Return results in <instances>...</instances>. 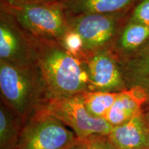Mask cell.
Returning a JSON list of instances; mask_svg holds the SVG:
<instances>
[{
    "label": "cell",
    "mask_w": 149,
    "mask_h": 149,
    "mask_svg": "<svg viewBox=\"0 0 149 149\" xmlns=\"http://www.w3.org/2000/svg\"><path fill=\"white\" fill-rule=\"evenodd\" d=\"M27 34L35 66L45 84L48 100L89 91L88 76L82 61L57 41L42 40Z\"/></svg>",
    "instance_id": "cell-1"
},
{
    "label": "cell",
    "mask_w": 149,
    "mask_h": 149,
    "mask_svg": "<svg viewBox=\"0 0 149 149\" xmlns=\"http://www.w3.org/2000/svg\"><path fill=\"white\" fill-rule=\"evenodd\" d=\"M1 101L22 118L24 124L48 101L46 86L34 66L0 61Z\"/></svg>",
    "instance_id": "cell-2"
},
{
    "label": "cell",
    "mask_w": 149,
    "mask_h": 149,
    "mask_svg": "<svg viewBox=\"0 0 149 149\" xmlns=\"http://www.w3.org/2000/svg\"><path fill=\"white\" fill-rule=\"evenodd\" d=\"M0 9L12 16L29 35L59 42L69 31L66 13L58 2L16 6L0 2Z\"/></svg>",
    "instance_id": "cell-3"
},
{
    "label": "cell",
    "mask_w": 149,
    "mask_h": 149,
    "mask_svg": "<svg viewBox=\"0 0 149 149\" xmlns=\"http://www.w3.org/2000/svg\"><path fill=\"white\" fill-rule=\"evenodd\" d=\"M77 139L43 107L25 122L15 149H69Z\"/></svg>",
    "instance_id": "cell-4"
},
{
    "label": "cell",
    "mask_w": 149,
    "mask_h": 149,
    "mask_svg": "<svg viewBox=\"0 0 149 149\" xmlns=\"http://www.w3.org/2000/svg\"><path fill=\"white\" fill-rule=\"evenodd\" d=\"M122 14H66L70 29L77 32L83 41L85 53L112 49L124 26Z\"/></svg>",
    "instance_id": "cell-5"
},
{
    "label": "cell",
    "mask_w": 149,
    "mask_h": 149,
    "mask_svg": "<svg viewBox=\"0 0 149 149\" xmlns=\"http://www.w3.org/2000/svg\"><path fill=\"white\" fill-rule=\"evenodd\" d=\"M44 108L72 129L77 138L83 139L93 135H109L113 129L104 118H97L88 113L81 94L49 100Z\"/></svg>",
    "instance_id": "cell-6"
},
{
    "label": "cell",
    "mask_w": 149,
    "mask_h": 149,
    "mask_svg": "<svg viewBox=\"0 0 149 149\" xmlns=\"http://www.w3.org/2000/svg\"><path fill=\"white\" fill-rule=\"evenodd\" d=\"M83 62L89 91L120 93L127 90L120 61L112 49L86 53Z\"/></svg>",
    "instance_id": "cell-7"
},
{
    "label": "cell",
    "mask_w": 149,
    "mask_h": 149,
    "mask_svg": "<svg viewBox=\"0 0 149 149\" xmlns=\"http://www.w3.org/2000/svg\"><path fill=\"white\" fill-rule=\"evenodd\" d=\"M0 61L34 66L29 35L8 13L0 9Z\"/></svg>",
    "instance_id": "cell-8"
},
{
    "label": "cell",
    "mask_w": 149,
    "mask_h": 149,
    "mask_svg": "<svg viewBox=\"0 0 149 149\" xmlns=\"http://www.w3.org/2000/svg\"><path fill=\"white\" fill-rule=\"evenodd\" d=\"M108 137L116 149H149V129L142 112L113 127Z\"/></svg>",
    "instance_id": "cell-9"
},
{
    "label": "cell",
    "mask_w": 149,
    "mask_h": 149,
    "mask_svg": "<svg viewBox=\"0 0 149 149\" xmlns=\"http://www.w3.org/2000/svg\"><path fill=\"white\" fill-rule=\"evenodd\" d=\"M146 101L144 93L139 88H128L119 93L104 119L113 127L121 125L141 113Z\"/></svg>",
    "instance_id": "cell-10"
},
{
    "label": "cell",
    "mask_w": 149,
    "mask_h": 149,
    "mask_svg": "<svg viewBox=\"0 0 149 149\" xmlns=\"http://www.w3.org/2000/svg\"><path fill=\"white\" fill-rule=\"evenodd\" d=\"M138 0H59L66 14H122Z\"/></svg>",
    "instance_id": "cell-11"
},
{
    "label": "cell",
    "mask_w": 149,
    "mask_h": 149,
    "mask_svg": "<svg viewBox=\"0 0 149 149\" xmlns=\"http://www.w3.org/2000/svg\"><path fill=\"white\" fill-rule=\"evenodd\" d=\"M148 40V26L129 21L122 27L112 50L121 59L140 50Z\"/></svg>",
    "instance_id": "cell-12"
},
{
    "label": "cell",
    "mask_w": 149,
    "mask_h": 149,
    "mask_svg": "<svg viewBox=\"0 0 149 149\" xmlns=\"http://www.w3.org/2000/svg\"><path fill=\"white\" fill-rule=\"evenodd\" d=\"M24 121L2 101L0 104V149H15L17 144Z\"/></svg>",
    "instance_id": "cell-13"
},
{
    "label": "cell",
    "mask_w": 149,
    "mask_h": 149,
    "mask_svg": "<svg viewBox=\"0 0 149 149\" xmlns=\"http://www.w3.org/2000/svg\"><path fill=\"white\" fill-rule=\"evenodd\" d=\"M119 93L86 91L81 93L84 104L90 114L97 118H105Z\"/></svg>",
    "instance_id": "cell-14"
},
{
    "label": "cell",
    "mask_w": 149,
    "mask_h": 149,
    "mask_svg": "<svg viewBox=\"0 0 149 149\" xmlns=\"http://www.w3.org/2000/svg\"><path fill=\"white\" fill-rule=\"evenodd\" d=\"M57 42L72 55L82 60L86 53L84 50L83 41L77 32L70 29Z\"/></svg>",
    "instance_id": "cell-15"
},
{
    "label": "cell",
    "mask_w": 149,
    "mask_h": 149,
    "mask_svg": "<svg viewBox=\"0 0 149 149\" xmlns=\"http://www.w3.org/2000/svg\"><path fill=\"white\" fill-rule=\"evenodd\" d=\"M69 149H116L108 135H93L83 139L77 138Z\"/></svg>",
    "instance_id": "cell-16"
},
{
    "label": "cell",
    "mask_w": 149,
    "mask_h": 149,
    "mask_svg": "<svg viewBox=\"0 0 149 149\" xmlns=\"http://www.w3.org/2000/svg\"><path fill=\"white\" fill-rule=\"evenodd\" d=\"M129 21L149 26V0H138L132 8Z\"/></svg>",
    "instance_id": "cell-17"
},
{
    "label": "cell",
    "mask_w": 149,
    "mask_h": 149,
    "mask_svg": "<svg viewBox=\"0 0 149 149\" xmlns=\"http://www.w3.org/2000/svg\"><path fill=\"white\" fill-rule=\"evenodd\" d=\"M59 0H0V2L16 6L48 4L58 2Z\"/></svg>",
    "instance_id": "cell-18"
},
{
    "label": "cell",
    "mask_w": 149,
    "mask_h": 149,
    "mask_svg": "<svg viewBox=\"0 0 149 149\" xmlns=\"http://www.w3.org/2000/svg\"><path fill=\"white\" fill-rule=\"evenodd\" d=\"M142 113H143V116H144L145 122L146 123V125L148 126L149 129V109L148 111H147L146 112L142 111Z\"/></svg>",
    "instance_id": "cell-19"
}]
</instances>
